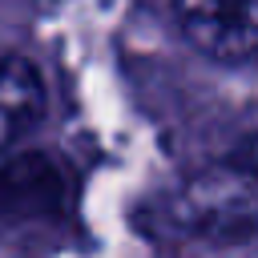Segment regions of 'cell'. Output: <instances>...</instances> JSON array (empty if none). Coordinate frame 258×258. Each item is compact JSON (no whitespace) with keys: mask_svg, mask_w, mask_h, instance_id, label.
Here are the masks:
<instances>
[{"mask_svg":"<svg viewBox=\"0 0 258 258\" xmlns=\"http://www.w3.org/2000/svg\"><path fill=\"white\" fill-rule=\"evenodd\" d=\"M181 36L214 60L258 56V0H173Z\"/></svg>","mask_w":258,"mask_h":258,"instance_id":"obj_1","label":"cell"},{"mask_svg":"<svg viewBox=\"0 0 258 258\" xmlns=\"http://www.w3.org/2000/svg\"><path fill=\"white\" fill-rule=\"evenodd\" d=\"M40 117H44V81L24 52H8L4 73H0V133H4V145H16L24 133H32L40 125Z\"/></svg>","mask_w":258,"mask_h":258,"instance_id":"obj_2","label":"cell"},{"mask_svg":"<svg viewBox=\"0 0 258 258\" xmlns=\"http://www.w3.org/2000/svg\"><path fill=\"white\" fill-rule=\"evenodd\" d=\"M238 165L246 169V177H254V181H258V133H254V137H246V145L238 149Z\"/></svg>","mask_w":258,"mask_h":258,"instance_id":"obj_3","label":"cell"}]
</instances>
